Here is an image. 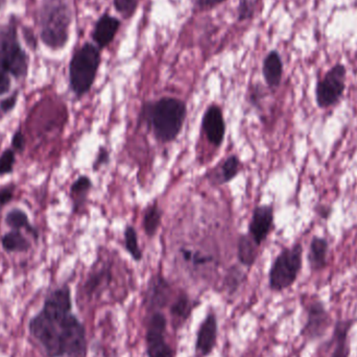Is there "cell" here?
Listing matches in <instances>:
<instances>
[{"label":"cell","mask_w":357,"mask_h":357,"mask_svg":"<svg viewBox=\"0 0 357 357\" xmlns=\"http://www.w3.org/2000/svg\"><path fill=\"white\" fill-rule=\"evenodd\" d=\"M240 169H242V162L240 158L235 155L229 156L213 170L210 180L213 184L224 185L238 176Z\"/></svg>","instance_id":"e0dca14e"},{"label":"cell","mask_w":357,"mask_h":357,"mask_svg":"<svg viewBox=\"0 0 357 357\" xmlns=\"http://www.w3.org/2000/svg\"><path fill=\"white\" fill-rule=\"evenodd\" d=\"M18 93H14L11 97L8 99H3L0 103V109L3 110V112H10L15 108L16 103H17Z\"/></svg>","instance_id":"d590c367"},{"label":"cell","mask_w":357,"mask_h":357,"mask_svg":"<svg viewBox=\"0 0 357 357\" xmlns=\"http://www.w3.org/2000/svg\"><path fill=\"white\" fill-rule=\"evenodd\" d=\"M0 208H1V206H0Z\"/></svg>","instance_id":"f35d334b"},{"label":"cell","mask_w":357,"mask_h":357,"mask_svg":"<svg viewBox=\"0 0 357 357\" xmlns=\"http://www.w3.org/2000/svg\"><path fill=\"white\" fill-rule=\"evenodd\" d=\"M255 13L254 0H240L238 7V19L242 22L251 19Z\"/></svg>","instance_id":"f546056e"},{"label":"cell","mask_w":357,"mask_h":357,"mask_svg":"<svg viewBox=\"0 0 357 357\" xmlns=\"http://www.w3.org/2000/svg\"><path fill=\"white\" fill-rule=\"evenodd\" d=\"M306 319L301 329V336L307 342L322 340L331 328L332 319L321 299L313 297L305 305Z\"/></svg>","instance_id":"9c48e42d"},{"label":"cell","mask_w":357,"mask_h":357,"mask_svg":"<svg viewBox=\"0 0 357 357\" xmlns=\"http://www.w3.org/2000/svg\"><path fill=\"white\" fill-rule=\"evenodd\" d=\"M303 267V246L297 242L284 248L272 263L269 272V288L272 292H281L292 288Z\"/></svg>","instance_id":"5b68a950"},{"label":"cell","mask_w":357,"mask_h":357,"mask_svg":"<svg viewBox=\"0 0 357 357\" xmlns=\"http://www.w3.org/2000/svg\"><path fill=\"white\" fill-rule=\"evenodd\" d=\"M219 321L217 313L213 310L207 313L205 319L201 322L197 331L196 351L202 357L213 354L217 344Z\"/></svg>","instance_id":"8fae6325"},{"label":"cell","mask_w":357,"mask_h":357,"mask_svg":"<svg viewBox=\"0 0 357 357\" xmlns=\"http://www.w3.org/2000/svg\"><path fill=\"white\" fill-rule=\"evenodd\" d=\"M167 319L161 311H153L145 327V352L147 357H176L166 338Z\"/></svg>","instance_id":"ba28073f"},{"label":"cell","mask_w":357,"mask_h":357,"mask_svg":"<svg viewBox=\"0 0 357 357\" xmlns=\"http://www.w3.org/2000/svg\"><path fill=\"white\" fill-rule=\"evenodd\" d=\"M172 286L161 274H156L147 282L144 294V304L149 311H160L169 304Z\"/></svg>","instance_id":"30bf717a"},{"label":"cell","mask_w":357,"mask_h":357,"mask_svg":"<svg viewBox=\"0 0 357 357\" xmlns=\"http://www.w3.org/2000/svg\"><path fill=\"white\" fill-rule=\"evenodd\" d=\"M139 0H114L113 5L116 11L122 16V17H132L137 10Z\"/></svg>","instance_id":"83f0119b"},{"label":"cell","mask_w":357,"mask_h":357,"mask_svg":"<svg viewBox=\"0 0 357 357\" xmlns=\"http://www.w3.org/2000/svg\"><path fill=\"white\" fill-rule=\"evenodd\" d=\"M101 62V49L92 43H85L72 56L69 64V84L78 99L86 95L92 88Z\"/></svg>","instance_id":"277c9868"},{"label":"cell","mask_w":357,"mask_h":357,"mask_svg":"<svg viewBox=\"0 0 357 357\" xmlns=\"http://www.w3.org/2000/svg\"><path fill=\"white\" fill-rule=\"evenodd\" d=\"M182 257L186 263H192L194 267H204L208 263H213V258L209 255L204 254L200 251L190 250L183 248L180 250Z\"/></svg>","instance_id":"4316f807"},{"label":"cell","mask_w":357,"mask_h":357,"mask_svg":"<svg viewBox=\"0 0 357 357\" xmlns=\"http://www.w3.org/2000/svg\"><path fill=\"white\" fill-rule=\"evenodd\" d=\"M244 273L240 267H233L228 272L227 277H226V284H227L229 290H236L238 286L242 284L244 280Z\"/></svg>","instance_id":"4dcf8cb0"},{"label":"cell","mask_w":357,"mask_h":357,"mask_svg":"<svg viewBox=\"0 0 357 357\" xmlns=\"http://www.w3.org/2000/svg\"><path fill=\"white\" fill-rule=\"evenodd\" d=\"M162 215H163V213L157 202L151 203L143 211L142 227L147 238H155L156 234L159 231Z\"/></svg>","instance_id":"7402d4cb"},{"label":"cell","mask_w":357,"mask_h":357,"mask_svg":"<svg viewBox=\"0 0 357 357\" xmlns=\"http://www.w3.org/2000/svg\"><path fill=\"white\" fill-rule=\"evenodd\" d=\"M16 156L13 149H6L0 156V176L11 174L15 165Z\"/></svg>","instance_id":"f1b7e54d"},{"label":"cell","mask_w":357,"mask_h":357,"mask_svg":"<svg viewBox=\"0 0 357 357\" xmlns=\"http://www.w3.org/2000/svg\"><path fill=\"white\" fill-rule=\"evenodd\" d=\"M92 181L88 176H81L70 188V197L74 201V211H78L82 205L86 202L87 197L92 188Z\"/></svg>","instance_id":"603a6c76"},{"label":"cell","mask_w":357,"mask_h":357,"mask_svg":"<svg viewBox=\"0 0 357 357\" xmlns=\"http://www.w3.org/2000/svg\"><path fill=\"white\" fill-rule=\"evenodd\" d=\"M263 74L269 88L274 90L281 84L283 63H282L281 57L277 51H271L263 60Z\"/></svg>","instance_id":"ac0fdd59"},{"label":"cell","mask_w":357,"mask_h":357,"mask_svg":"<svg viewBox=\"0 0 357 357\" xmlns=\"http://www.w3.org/2000/svg\"><path fill=\"white\" fill-rule=\"evenodd\" d=\"M274 227V208L272 205L255 207L249 223V235L257 246L267 240Z\"/></svg>","instance_id":"7c38bea8"},{"label":"cell","mask_w":357,"mask_h":357,"mask_svg":"<svg viewBox=\"0 0 357 357\" xmlns=\"http://www.w3.org/2000/svg\"><path fill=\"white\" fill-rule=\"evenodd\" d=\"M347 70L342 64H336L317 84L315 101L319 109H328L340 103L346 90Z\"/></svg>","instance_id":"52a82bcc"},{"label":"cell","mask_w":357,"mask_h":357,"mask_svg":"<svg viewBox=\"0 0 357 357\" xmlns=\"http://www.w3.org/2000/svg\"><path fill=\"white\" fill-rule=\"evenodd\" d=\"M202 130L210 144L215 147H222L225 140L226 122L219 106L213 103L207 108L203 115Z\"/></svg>","instance_id":"4fadbf2b"},{"label":"cell","mask_w":357,"mask_h":357,"mask_svg":"<svg viewBox=\"0 0 357 357\" xmlns=\"http://www.w3.org/2000/svg\"><path fill=\"white\" fill-rule=\"evenodd\" d=\"M14 197V188L5 186L0 190V206L8 204Z\"/></svg>","instance_id":"8d00e7d4"},{"label":"cell","mask_w":357,"mask_h":357,"mask_svg":"<svg viewBox=\"0 0 357 357\" xmlns=\"http://www.w3.org/2000/svg\"><path fill=\"white\" fill-rule=\"evenodd\" d=\"M124 244L126 252L132 257L133 260L140 263L143 258L142 250L139 244L138 235L133 226L128 225L124 228Z\"/></svg>","instance_id":"484cf974"},{"label":"cell","mask_w":357,"mask_h":357,"mask_svg":"<svg viewBox=\"0 0 357 357\" xmlns=\"http://www.w3.org/2000/svg\"><path fill=\"white\" fill-rule=\"evenodd\" d=\"M1 244L7 252L24 253L31 249V242L18 230L8 232L1 238Z\"/></svg>","instance_id":"cb8c5ba5"},{"label":"cell","mask_w":357,"mask_h":357,"mask_svg":"<svg viewBox=\"0 0 357 357\" xmlns=\"http://www.w3.org/2000/svg\"><path fill=\"white\" fill-rule=\"evenodd\" d=\"M0 62L15 78H24L28 74V56L18 41L17 28L14 24L0 30Z\"/></svg>","instance_id":"8992f818"},{"label":"cell","mask_w":357,"mask_h":357,"mask_svg":"<svg viewBox=\"0 0 357 357\" xmlns=\"http://www.w3.org/2000/svg\"><path fill=\"white\" fill-rule=\"evenodd\" d=\"M6 223L13 230H18V231L22 229L28 230L35 238H38V231L31 225L28 215L22 209H13L10 211L6 217Z\"/></svg>","instance_id":"d4e9b609"},{"label":"cell","mask_w":357,"mask_h":357,"mask_svg":"<svg viewBox=\"0 0 357 357\" xmlns=\"http://www.w3.org/2000/svg\"><path fill=\"white\" fill-rule=\"evenodd\" d=\"M192 301L186 292H181L169 305V313L176 325H183L192 315Z\"/></svg>","instance_id":"44dd1931"},{"label":"cell","mask_w":357,"mask_h":357,"mask_svg":"<svg viewBox=\"0 0 357 357\" xmlns=\"http://www.w3.org/2000/svg\"><path fill=\"white\" fill-rule=\"evenodd\" d=\"M110 161V153L106 147H101L99 153H97V158L94 160V164H93V169L94 172H97L101 166L105 164L109 163Z\"/></svg>","instance_id":"d6a6232c"},{"label":"cell","mask_w":357,"mask_h":357,"mask_svg":"<svg viewBox=\"0 0 357 357\" xmlns=\"http://www.w3.org/2000/svg\"><path fill=\"white\" fill-rule=\"evenodd\" d=\"M354 319H338L334 323L332 342L333 350L330 357H349L350 356V344H349V332L353 327Z\"/></svg>","instance_id":"9a60e30c"},{"label":"cell","mask_w":357,"mask_h":357,"mask_svg":"<svg viewBox=\"0 0 357 357\" xmlns=\"http://www.w3.org/2000/svg\"><path fill=\"white\" fill-rule=\"evenodd\" d=\"M72 307V290L65 284L47 294L28 322V332L47 357H87L86 327Z\"/></svg>","instance_id":"6da1fadb"},{"label":"cell","mask_w":357,"mask_h":357,"mask_svg":"<svg viewBox=\"0 0 357 357\" xmlns=\"http://www.w3.org/2000/svg\"><path fill=\"white\" fill-rule=\"evenodd\" d=\"M10 87H11L10 74L0 62V95L6 94L10 90Z\"/></svg>","instance_id":"1f68e13d"},{"label":"cell","mask_w":357,"mask_h":357,"mask_svg":"<svg viewBox=\"0 0 357 357\" xmlns=\"http://www.w3.org/2000/svg\"><path fill=\"white\" fill-rule=\"evenodd\" d=\"M112 279V272L109 267H101V269L93 271L87 278L83 290L85 296L89 299L101 294L103 290L109 285Z\"/></svg>","instance_id":"d6986e66"},{"label":"cell","mask_w":357,"mask_h":357,"mask_svg":"<svg viewBox=\"0 0 357 357\" xmlns=\"http://www.w3.org/2000/svg\"><path fill=\"white\" fill-rule=\"evenodd\" d=\"M194 5L201 10L213 9L217 6L222 5L227 0H194Z\"/></svg>","instance_id":"e575fe53"},{"label":"cell","mask_w":357,"mask_h":357,"mask_svg":"<svg viewBox=\"0 0 357 357\" xmlns=\"http://www.w3.org/2000/svg\"><path fill=\"white\" fill-rule=\"evenodd\" d=\"M12 145L13 149L18 153H22L26 149V137L22 134V131H17L12 138Z\"/></svg>","instance_id":"836d02e7"},{"label":"cell","mask_w":357,"mask_h":357,"mask_svg":"<svg viewBox=\"0 0 357 357\" xmlns=\"http://www.w3.org/2000/svg\"><path fill=\"white\" fill-rule=\"evenodd\" d=\"M119 28L120 22L118 18L110 16L109 14L101 16L95 24L92 33V39L97 43V47L103 49L109 47L115 38Z\"/></svg>","instance_id":"5bb4252c"},{"label":"cell","mask_w":357,"mask_h":357,"mask_svg":"<svg viewBox=\"0 0 357 357\" xmlns=\"http://www.w3.org/2000/svg\"><path fill=\"white\" fill-rule=\"evenodd\" d=\"M317 215H321L322 219H327L331 213V208L330 207L321 206L317 210Z\"/></svg>","instance_id":"74e56055"},{"label":"cell","mask_w":357,"mask_h":357,"mask_svg":"<svg viewBox=\"0 0 357 357\" xmlns=\"http://www.w3.org/2000/svg\"><path fill=\"white\" fill-rule=\"evenodd\" d=\"M188 116L186 103L180 99L164 97L149 101L141 109L140 120H144L160 143L174 142L183 130Z\"/></svg>","instance_id":"7a4b0ae2"},{"label":"cell","mask_w":357,"mask_h":357,"mask_svg":"<svg viewBox=\"0 0 357 357\" xmlns=\"http://www.w3.org/2000/svg\"><path fill=\"white\" fill-rule=\"evenodd\" d=\"M328 254H329V244L324 238L315 236L309 244L308 259L309 267L313 273L323 271L328 265Z\"/></svg>","instance_id":"2e32d148"},{"label":"cell","mask_w":357,"mask_h":357,"mask_svg":"<svg viewBox=\"0 0 357 357\" xmlns=\"http://www.w3.org/2000/svg\"><path fill=\"white\" fill-rule=\"evenodd\" d=\"M258 248L249 234H242L238 240V263L251 269L258 258Z\"/></svg>","instance_id":"ffe728a7"},{"label":"cell","mask_w":357,"mask_h":357,"mask_svg":"<svg viewBox=\"0 0 357 357\" xmlns=\"http://www.w3.org/2000/svg\"><path fill=\"white\" fill-rule=\"evenodd\" d=\"M72 11L66 0H43L40 9L41 39L47 47L60 49L69 38Z\"/></svg>","instance_id":"3957f363"}]
</instances>
